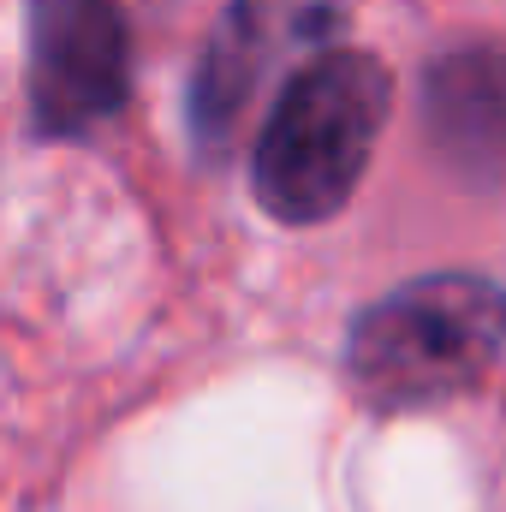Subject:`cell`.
I'll use <instances>...</instances> for the list:
<instances>
[{"instance_id": "obj_1", "label": "cell", "mask_w": 506, "mask_h": 512, "mask_svg": "<svg viewBox=\"0 0 506 512\" xmlns=\"http://www.w3.org/2000/svg\"><path fill=\"white\" fill-rule=\"evenodd\" d=\"M387 114H393V72L370 48L334 42L298 60L280 78L251 137L256 209L292 233L334 221L358 197L376 161Z\"/></svg>"}, {"instance_id": "obj_2", "label": "cell", "mask_w": 506, "mask_h": 512, "mask_svg": "<svg viewBox=\"0 0 506 512\" xmlns=\"http://www.w3.org/2000/svg\"><path fill=\"white\" fill-rule=\"evenodd\" d=\"M506 358V286L477 268H429L381 298L358 304L346 322V382L381 411H429L489 382Z\"/></svg>"}, {"instance_id": "obj_3", "label": "cell", "mask_w": 506, "mask_h": 512, "mask_svg": "<svg viewBox=\"0 0 506 512\" xmlns=\"http://www.w3.org/2000/svg\"><path fill=\"white\" fill-rule=\"evenodd\" d=\"M346 0H227L191 78H185V137L203 167H227L239 149V120L274 72L346 42Z\"/></svg>"}, {"instance_id": "obj_4", "label": "cell", "mask_w": 506, "mask_h": 512, "mask_svg": "<svg viewBox=\"0 0 506 512\" xmlns=\"http://www.w3.org/2000/svg\"><path fill=\"white\" fill-rule=\"evenodd\" d=\"M126 0H24V108L36 143H90L131 108Z\"/></svg>"}, {"instance_id": "obj_5", "label": "cell", "mask_w": 506, "mask_h": 512, "mask_svg": "<svg viewBox=\"0 0 506 512\" xmlns=\"http://www.w3.org/2000/svg\"><path fill=\"white\" fill-rule=\"evenodd\" d=\"M417 120L435 167L477 197L506 191V36H459L417 72Z\"/></svg>"}]
</instances>
